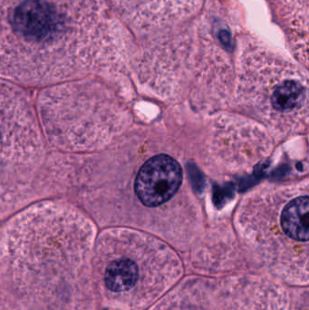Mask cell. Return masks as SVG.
<instances>
[{
  "mask_svg": "<svg viewBox=\"0 0 309 310\" xmlns=\"http://www.w3.org/2000/svg\"><path fill=\"white\" fill-rule=\"evenodd\" d=\"M236 99L244 112L280 138L308 131V76L278 56L258 53L243 59Z\"/></svg>",
  "mask_w": 309,
  "mask_h": 310,
  "instance_id": "3957f363",
  "label": "cell"
},
{
  "mask_svg": "<svg viewBox=\"0 0 309 310\" xmlns=\"http://www.w3.org/2000/svg\"><path fill=\"white\" fill-rule=\"evenodd\" d=\"M174 310H191L189 308H184V307H179V309H175Z\"/></svg>",
  "mask_w": 309,
  "mask_h": 310,
  "instance_id": "ba28073f",
  "label": "cell"
},
{
  "mask_svg": "<svg viewBox=\"0 0 309 310\" xmlns=\"http://www.w3.org/2000/svg\"><path fill=\"white\" fill-rule=\"evenodd\" d=\"M41 100L44 121L53 136L60 133L62 141L67 140L69 146H79L82 141V117L84 116L94 134L103 141L122 129L124 110H118L117 102L110 94L98 91L81 90L77 86H63L52 89Z\"/></svg>",
  "mask_w": 309,
  "mask_h": 310,
  "instance_id": "5b68a950",
  "label": "cell"
},
{
  "mask_svg": "<svg viewBox=\"0 0 309 310\" xmlns=\"http://www.w3.org/2000/svg\"><path fill=\"white\" fill-rule=\"evenodd\" d=\"M221 40L224 44L229 45L230 43V38H229V34L227 31H222L221 33Z\"/></svg>",
  "mask_w": 309,
  "mask_h": 310,
  "instance_id": "52a82bcc",
  "label": "cell"
},
{
  "mask_svg": "<svg viewBox=\"0 0 309 310\" xmlns=\"http://www.w3.org/2000/svg\"><path fill=\"white\" fill-rule=\"evenodd\" d=\"M242 237L271 256L308 262L309 181L267 184L243 198L236 213Z\"/></svg>",
  "mask_w": 309,
  "mask_h": 310,
  "instance_id": "277c9868",
  "label": "cell"
},
{
  "mask_svg": "<svg viewBox=\"0 0 309 310\" xmlns=\"http://www.w3.org/2000/svg\"><path fill=\"white\" fill-rule=\"evenodd\" d=\"M117 5L120 10L126 13V16H131L135 19L139 17L148 18L151 15L154 18L158 14L162 16L161 13L173 12V6L178 3V0H111Z\"/></svg>",
  "mask_w": 309,
  "mask_h": 310,
  "instance_id": "8992f818",
  "label": "cell"
},
{
  "mask_svg": "<svg viewBox=\"0 0 309 310\" xmlns=\"http://www.w3.org/2000/svg\"><path fill=\"white\" fill-rule=\"evenodd\" d=\"M181 140L163 125H140L126 138L113 182L120 222L167 239L202 224L203 201L192 175L200 155Z\"/></svg>",
  "mask_w": 309,
  "mask_h": 310,
  "instance_id": "7a4b0ae2",
  "label": "cell"
},
{
  "mask_svg": "<svg viewBox=\"0 0 309 310\" xmlns=\"http://www.w3.org/2000/svg\"><path fill=\"white\" fill-rule=\"evenodd\" d=\"M100 0H0V76L49 83L104 64Z\"/></svg>",
  "mask_w": 309,
  "mask_h": 310,
  "instance_id": "6da1fadb",
  "label": "cell"
}]
</instances>
